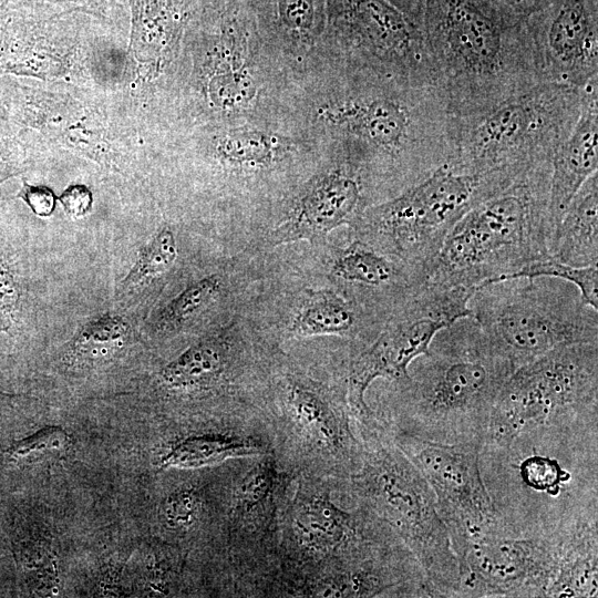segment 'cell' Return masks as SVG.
<instances>
[{
  "label": "cell",
  "mask_w": 598,
  "mask_h": 598,
  "mask_svg": "<svg viewBox=\"0 0 598 598\" xmlns=\"http://www.w3.org/2000/svg\"><path fill=\"white\" fill-rule=\"evenodd\" d=\"M388 431L430 484L457 556L471 538L497 522L481 473L482 442L441 443Z\"/></svg>",
  "instance_id": "e0dca14e"
},
{
  "label": "cell",
  "mask_w": 598,
  "mask_h": 598,
  "mask_svg": "<svg viewBox=\"0 0 598 598\" xmlns=\"http://www.w3.org/2000/svg\"><path fill=\"white\" fill-rule=\"evenodd\" d=\"M322 56L437 84L421 27L386 0H326Z\"/></svg>",
  "instance_id": "9a60e30c"
},
{
  "label": "cell",
  "mask_w": 598,
  "mask_h": 598,
  "mask_svg": "<svg viewBox=\"0 0 598 598\" xmlns=\"http://www.w3.org/2000/svg\"><path fill=\"white\" fill-rule=\"evenodd\" d=\"M581 89L543 83L493 107L455 116V169L518 176L551 161L580 111Z\"/></svg>",
  "instance_id": "9c48e42d"
},
{
  "label": "cell",
  "mask_w": 598,
  "mask_h": 598,
  "mask_svg": "<svg viewBox=\"0 0 598 598\" xmlns=\"http://www.w3.org/2000/svg\"><path fill=\"white\" fill-rule=\"evenodd\" d=\"M542 276L561 278L574 283L579 289L584 301L590 307L598 309L597 266L576 268L561 264L550 257L526 266L512 278Z\"/></svg>",
  "instance_id": "f1b7e54d"
},
{
  "label": "cell",
  "mask_w": 598,
  "mask_h": 598,
  "mask_svg": "<svg viewBox=\"0 0 598 598\" xmlns=\"http://www.w3.org/2000/svg\"><path fill=\"white\" fill-rule=\"evenodd\" d=\"M259 32L296 78L322 55L326 0H245Z\"/></svg>",
  "instance_id": "ffe728a7"
},
{
  "label": "cell",
  "mask_w": 598,
  "mask_h": 598,
  "mask_svg": "<svg viewBox=\"0 0 598 598\" xmlns=\"http://www.w3.org/2000/svg\"><path fill=\"white\" fill-rule=\"evenodd\" d=\"M70 444L69 435L58 426H47L19 441L9 453L14 457H24L34 453L64 450Z\"/></svg>",
  "instance_id": "4dcf8cb0"
},
{
  "label": "cell",
  "mask_w": 598,
  "mask_h": 598,
  "mask_svg": "<svg viewBox=\"0 0 598 598\" xmlns=\"http://www.w3.org/2000/svg\"><path fill=\"white\" fill-rule=\"evenodd\" d=\"M341 483L297 475L280 519L277 573L268 597H295L319 576L406 547L365 507L339 505L334 494Z\"/></svg>",
  "instance_id": "52a82bcc"
},
{
  "label": "cell",
  "mask_w": 598,
  "mask_h": 598,
  "mask_svg": "<svg viewBox=\"0 0 598 598\" xmlns=\"http://www.w3.org/2000/svg\"><path fill=\"white\" fill-rule=\"evenodd\" d=\"M220 286L221 281L217 275H209L192 282L161 310L155 322L156 328L163 331L179 328L215 300Z\"/></svg>",
  "instance_id": "83f0119b"
},
{
  "label": "cell",
  "mask_w": 598,
  "mask_h": 598,
  "mask_svg": "<svg viewBox=\"0 0 598 598\" xmlns=\"http://www.w3.org/2000/svg\"><path fill=\"white\" fill-rule=\"evenodd\" d=\"M551 258L576 268L598 262V175L578 189L558 225Z\"/></svg>",
  "instance_id": "603a6c76"
},
{
  "label": "cell",
  "mask_w": 598,
  "mask_h": 598,
  "mask_svg": "<svg viewBox=\"0 0 598 598\" xmlns=\"http://www.w3.org/2000/svg\"><path fill=\"white\" fill-rule=\"evenodd\" d=\"M475 289L426 283L388 315L373 338L353 353L344 367L347 400L355 423L375 420L365 392L375 379L401 383L409 367L424 354L434 336L454 321L472 317L468 300Z\"/></svg>",
  "instance_id": "5bb4252c"
},
{
  "label": "cell",
  "mask_w": 598,
  "mask_h": 598,
  "mask_svg": "<svg viewBox=\"0 0 598 598\" xmlns=\"http://www.w3.org/2000/svg\"><path fill=\"white\" fill-rule=\"evenodd\" d=\"M597 522L580 524L565 538L557 576L548 597H596L598 594Z\"/></svg>",
  "instance_id": "d4e9b609"
},
{
  "label": "cell",
  "mask_w": 598,
  "mask_h": 598,
  "mask_svg": "<svg viewBox=\"0 0 598 598\" xmlns=\"http://www.w3.org/2000/svg\"><path fill=\"white\" fill-rule=\"evenodd\" d=\"M485 14L502 25L525 23L553 0H472Z\"/></svg>",
  "instance_id": "f546056e"
},
{
  "label": "cell",
  "mask_w": 598,
  "mask_h": 598,
  "mask_svg": "<svg viewBox=\"0 0 598 598\" xmlns=\"http://www.w3.org/2000/svg\"><path fill=\"white\" fill-rule=\"evenodd\" d=\"M525 23L546 83L581 89L598 74V0H553Z\"/></svg>",
  "instance_id": "ac0fdd59"
},
{
  "label": "cell",
  "mask_w": 598,
  "mask_h": 598,
  "mask_svg": "<svg viewBox=\"0 0 598 598\" xmlns=\"http://www.w3.org/2000/svg\"><path fill=\"white\" fill-rule=\"evenodd\" d=\"M515 534L497 524L457 554L458 597H548L567 534Z\"/></svg>",
  "instance_id": "2e32d148"
},
{
  "label": "cell",
  "mask_w": 598,
  "mask_h": 598,
  "mask_svg": "<svg viewBox=\"0 0 598 598\" xmlns=\"http://www.w3.org/2000/svg\"><path fill=\"white\" fill-rule=\"evenodd\" d=\"M297 475L275 452L234 460L221 527L231 597H268L280 519Z\"/></svg>",
  "instance_id": "7c38bea8"
},
{
  "label": "cell",
  "mask_w": 598,
  "mask_h": 598,
  "mask_svg": "<svg viewBox=\"0 0 598 598\" xmlns=\"http://www.w3.org/2000/svg\"><path fill=\"white\" fill-rule=\"evenodd\" d=\"M516 177L504 172L466 173L446 164L400 194L368 206L353 226L365 243L427 275L454 225Z\"/></svg>",
  "instance_id": "8fae6325"
},
{
  "label": "cell",
  "mask_w": 598,
  "mask_h": 598,
  "mask_svg": "<svg viewBox=\"0 0 598 598\" xmlns=\"http://www.w3.org/2000/svg\"><path fill=\"white\" fill-rule=\"evenodd\" d=\"M3 161H2V157H1V153H0V165H2Z\"/></svg>",
  "instance_id": "d590c367"
},
{
  "label": "cell",
  "mask_w": 598,
  "mask_h": 598,
  "mask_svg": "<svg viewBox=\"0 0 598 598\" xmlns=\"http://www.w3.org/2000/svg\"><path fill=\"white\" fill-rule=\"evenodd\" d=\"M357 429L362 462L339 492L373 513L400 538L419 561L435 597H458L457 557L430 484L378 416L374 424Z\"/></svg>",
  "instance_id": "8992f818"
},
{
  "label": "cell",
  "mask_w": 598,
  "mask_h": 598,
  "mask_svg": "<svg viewBox=\"0 0 598 598\" xmlns=\"http://www.w3.org/2000/svg\"><path fill=\"white\" fill-rule=\"evenodd\" d=\"M364 310L351 299L331 289L309 290L301 298L290 320V334L362 337L368 330Z\"/></svg>",
  "instance_id": "cb8c5ba5"
},
{
  "label": "cell",
  "mask_w": 598,
  "mask_h": 598,
  "mask_svg": "<svg viewBox=\"0 0 598 598\" xmlns=\"http://www.w3.org/2000/svg\"><path fill=\"white\" fill-rule=\"evenodd\" d=\"M178 255L177 243L173 230L162 227L153 238L144 245L133 266L122 278L117 292L128 295L138 287L165 274L172 268Z\"/></svg>",
  "instance_id": "4316f807"
},
{
  "label": "cell",
  "mask_w": 598,
  "mask_h": 598,
  "mask_svg": "<svg viewBox=\"0 0 598 598\" xmlns=\"http://www.w3.org/2000/svg\"><path fill=\"white\" fill-rule=\"evenodd\" d=\"M20 302V289L14 274L6 260L0 257V310L13 315Z\"/></svg>",
  "instance_id": "836d02e7"
},
{
  "label": "cell",
  "mask_w": 598,
  "mask_h": 598,
  "mask_svg": "<svg viewBox=\"0 0 598 598\" xmlns=\"http://www.w3.org/2000/svg\"><path fill=\"white\" fill-rule=\"evenodd\" d=\"M598 167V75L581 87L578 118L551 159L549 219L551 250L560 219L570 200Z\"/></svg>",
  "instance_id": "44dd1931"
},
{
  "label": "cell",
  "mask_w": 598,
  "mask_h": 598,
  "mask_svg": "<svg viewBox=\"0 0 598 598\" xmlns=\"http://www.w3.org/2000/svg\"><path fill=\"white\" fill-rule=\"evenodd\" d=\"M598 415V343L561 347L516 368L491 412L482 445L563 417Z\"/></svg>",
  "instance_id": "4fadbf2b"
},
{
  "label": "cell",
  "mask_w": 598,
  "mask_h": 598,
  "mask_svg": "<svg viewBox=\"0 0 598 598\" xmlns=\"http://www.w3.org/2000/svg\"><path fill=\"white\" fill-rule=\"evenodd\" d=\"M292 113L361 167L373 204L448 164L455 116L436 83L327 58L296 81Z\"/></svg>",
  "instance_id": "6da1fadb"
},
{
  "label": "cell",
  "mask_w": 598,
  "mask_h": 598,
  "mask_svg": "<svg viewBox=\"0 0 598 598\" xmlns=\"http://www.w3.org/2000/svg\"><path fill=\"white\" fill-rule=\"evenodd\" d=\"M468 308L514 370L555 349L598 343V309L574 283L556 277H518L474 290Z\"/></svg>",
  "instance_id": "ba28073f"
},
{
  "label": "cell",
  "mask_w": 598,
  "mask_h": 598,
  "mask_svg": "<svg viewBox=\"0 0 598 598\" xmlns=\"http://www.w3.org/2000/svg\"><path fill=\"white\" fill-rule=\"evenodd\" d=\"M597 421L563 417L481 446V473L503 530L555 533L598 518Z\"/></svg>",
  "instance_id": "7a4b0ae2"
},
{
  "label": "cell",
  "mask_w": 598,
  "mask_h": 598,
  "mask_svg": "<svg viewBox=\"0 0 598 598\" xmlns=\"http://www.w3.org/2000/svg\"><path fill=\"white\" fill-rule=\"evenodd\" d=\"M19 197L29 206L31 212L42 218L50 217L56 207L58 196L44 185L23 183Z\"/></svg>",
  "instance_id": "1f68e13d"
},
{
  "label": "cell",
  "mask_w": 598,
  "mask_h": 598,
  "mask_svg": "<svg viewBox=\"0 0 598 598\" xmlns=\"http://www.w3.org/2000/svg\"><path fill=\"white\" fill-rule=\"evenodd\" d=\"M244 360L239 351L220 339H205L185 349L159 371L162 384L172 391H209L228 385L237 393Z\"/></svg>",
  "instance_id": "7402d4cb"
},
{
  "label": "cell",
  "mask_w": 598,
  "mask_h": 598,
  "mask_svg": "<svg viewBox=\"0 0 598 598\" xmlns=\"http://www.w3.org/2000/svg\"><path fill=\"white\" fill-rule=\"evenodd\" d=\"M130 324L120 315L104 313L89 321L71 340L73 360H99L120 351L128 341Z\"/></svg>",
  "instance_id": "484cf974"
},
{
  "label": "cell",
  "mask_w": 598,
  "mask_h": 598,
  "mask_svg": "<svg viewBox=\"0 0 598 598\" xmlns=\"http://www.w3.org/2000/svg\"><path fill=\"white\" fill-rule=\"evenodd\" d=\"M421 29L454 116L546 83L526 23L502 25L472 0H426Z\"/></svg>",
  "instance_id": "277c9868"
},
{
  "label": "cell",
  "mask_w": 598,
  "mask_h": 598,
  "mask_svg": "<svg viewBox=\"0 0 598 598\" xmlns=\"http://www.w3.org/2000/svg\"><path fill=\"white\" fill-rule=\"evenodd\" d=\"M551 161L530 166L450 230L427 281L476 289L551 257Z\"/></svg>",
  "instance_id": "5b68a950"
},
{
  "label": "cell",
  "mask_w": 598,
  "mask_h": 598,
  "mask_svg": "<svg viewBox=\"0 0 598 598\" xmlns=\"http://www.w3.org/2000/svg\"><path fill=\"white\" fill-rule=\"evenodd\" d=\"M333 161L293 200L271 233L274 245L317 240L343 225H353L373 204L364 174L346 152L332 148Z\"/></svg>",
  "instance_id": "d6986e66"
},
{
  "label": "cell",
  "mask_w": 598,
  "mask_h": 598,
  "mask_svg": "<svg viewBox=\"0 0 598 598\" xmlns=\"http://www.w3.org/2000/svg\"><path fill=\"white\" fill-rule=\"evenodd\" d=\"M261 411L275 454L290 471L344 482L359 470L363 446L344 381L324 383L287 368L276 377Z\"/></svg>",
  "instance_id": "30bf717a"
},
{
  "label": "cell",
  "mask_w": 598,
  "mask_h": 598,
  "mask_svg": "<svg viewBox=\"0 0 598 598\" xmlns=\"http://www.w3.org/2000/svg\"><path fill=\"white\" fill-rule=\"evenodd\" d=\"M512 364L473 317L440 330L427 351L393 383L391 401L375 413L390 431L441 443L481 441Z\"/></svg>",
  "instance_id": "3957f363"
},
{
  "label": "cell",
  "mask_w": 598,
  "mask_h": 598,
  "mask_svg": "<svg viewBox=\"0 0 598 598\" xmlns=\"http://www.w3.org/2000/svg\"><path fill=\"white\" fill-rule=\"evenodd\" d=\"M421 27L426 0H386Z\"/></svg>",
  "instance_id": "e575fe53"
},
{
  "label": "cell",
  "mask_w": 598,
  "mask_h": 598,
  "mask_svg": "<svg viewBox=\"0 0 598 598\" xmlns=\"http://www.w3.org/2000/svg\"><path fill=\"white\" fill-rule=\"evenodd\" d=\"M64 213L72 218L87 215L93 207V193L84 184H71L59 196Z\"/></svg>",
  "instance_id": "d6a6232c"
},
{
  "label": "cell",
  "mask_w": 598,
  "mask_h": 598,
  "mask_svg": "<svg viewBox=\"0 0 598 598\" xmlns=\"http://www.w3.org/2000/svg\"><path fill=\"white\" fill-rule=\"evenodd\" d=\"M82 1H84V0H82Z\"/></svg>",
  "instance_id": "8d00e7d4"
}]
</instances>
